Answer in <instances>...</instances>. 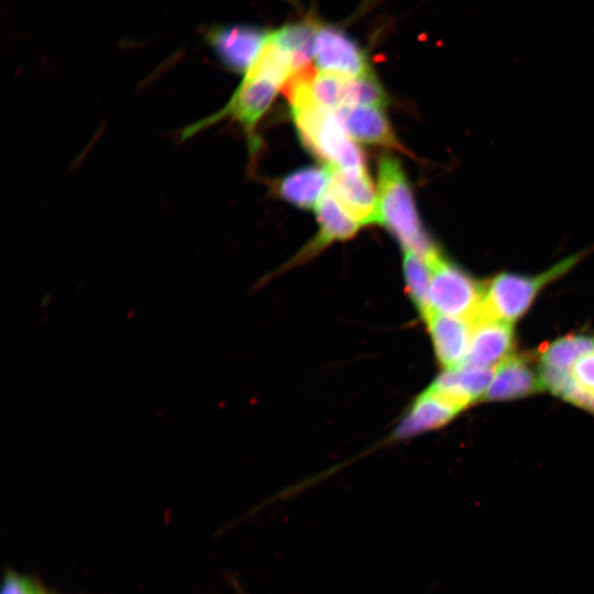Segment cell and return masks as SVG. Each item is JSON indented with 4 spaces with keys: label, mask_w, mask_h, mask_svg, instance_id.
I'll return each instance as SVG.
<instances>
[{
    "label": "cell",
    "mask_w": 594,
    "mask_h": 594,
    "mask_svg": "<svg viewBox=\"0 0 594 594\" xmlns=\"http://www.w3.org/2000/svg\"><path fill=\"white\" fill-rule=\"evenodd\" d=\"M378 223L384 224L403 245L428 264L441 252L425 232L405 172L391 155L378 163Z\"/></svg>",
    "instance_id": "cell-1"
},
{
    "label": "cell",
    "mask_w": 594,
    "mask_h": 594,
    "mask_svg": "<svg viewBox=\"0 0 594 594\" xmlns=\"http://www.w3.org/2000/svg\"><path fill=\"white\" fill-rule=\"evenodd\" d=\"M591 251L571 254L535 275L501 272L484 284V295L477 318L514 322L532 305L543 288L568 274Z\"/></svg>",
    "instance_id": "cell-2"
},
{
    "label": "cell",
    "mask_w": 594,
    "mask_h": 594,
    "mask_svg": "<svg viewBox=\"0 0 594 594\" xmlns=\"http://www.w3.org/2000/svg\"><path fill=\"white\" fill-rule=\"evenodd\" d=\"M290 109L301 142L328 167H364L363 152L343 130L333 111L312 105Z\"/></svg>",
    "instance_id": "cell-3"
},
{
    "label": "cell",
    "mask_w": 594,
    "mask_h": 594,
    "mask_svg": "<svg viewBox=\"0 0 594 594\" xmlns=\"http://www.w3.org/2000/svg\"><path fill=\"white\" fill-rule=\"evenodd\" d=\"M429 266L431 278L428 314L463 318L472 322L482 307L484 284L444 258L442 254Z\"/></svg>",
    "instance_id": "cell-4"
},
{
    "label": "cell",
    "mask_w": 594,
    "mask_h": 594,
    "mask_svg": "<svg viewBox=\"0 0 594 594\" xmlns=\"http://www.w3.org/2000/svg\"><path fill=\"white\" fill-rule=\"evenodd\" d=\"M314 61L320 72L356 77L371 70L366 54L345 31L316 23Z\"/></svg>",
    "instance_id": "cell-5"
},
{
    "label": "cell",
    "mask_w": 594,
    "mask_h": 594,
    "mask_svg": "<svg viewBox=\"0 0 594 594\" xmlns=\"http://www.w3.org/2000/svg\"><path fill=\"white\" fill-rule=\"evenodd\" d=\"M329 191L358 222L378 223V196L364 167L332 168Z\"/></svg>",
    "instance_id": "cell-6"
},
{
    "label": "cell",
    "mask_w": 594,
    "mask_h": 594,
    "mask_svg": "<svg viewBox=\"0 0 594 594\" xmlns=\"http://www.w3.org/2000/svg\"><path fill=\"white\" fill-rule=\"evenodd\" d=\"M270 32L253 25L235 24L213 29L208 41L229 69L245 73L257 57Z\"/></svg>",
    "instance_id": "cell-7"
},
{
    "label": "cell",
    "mask_w": 594,
    "mask_h": 594,
    "mask_svg": "<svg viewBox=\"0 0 594 594\" xmlns=\"http://www.w3.org/2000/svg\"><path fill=\"white\" fill-rule=\"evenodd\" d=\"M544 389L539 370L527 356L510 355L497 364L485 400H510L529 396Z\"/></svg>",
    "instance_id": "cell-8"
},
{
    "label": "cell",
    "mask_w": 594,
    "mask_h": 594,
    "mask_svg": "<svg viewBox=\"0 0 594 594\" xmlns=\"http://www.w3.org/2000/svg\"><path fill=\"white\" fill-rule=\"evenodd\" d=\"M472 324L465 364L492 369L509 356L514 346L512 323L492 318H477Z\"/></svg>",
    "instance_id": "cell-9"
},
{
    "label": "cell",
    "mask_w": 594,
    "mask_h": 594,
    "mask_svg": "<svg viewBox=\"0 0 594 594\" xmlns=\"http://www.w3.org/2000/svg\"><path fill=\"white\" fill-rule=\"evenodd\" d=\"M424 320L428 324L439 363L446 370L463 364L471 342L472 322L433 312L428 314Z\"/></svg>",
    "instance_id": "cell-10"
},
{
    "label": "cell",
    "mask_w": 594,
    "mask_h": 594,
    "mask_svg": "<svg viewBox=\"0 0 594 594\" xmlns=\"http://www.w3.org/2000/svg\"><path fill=\"white\" fill-rule=\"evenodd\" d=\"M333 113L351 139L405 151L380 108L345 105Z\"/></svg>",
    "instance_id": "cell-11"
},
{
    "label": "cell",
    "mask_w": 594,
    "mask_h": 594,
    "mask_svg": "<svg viewBox=\"0 0 594 594\" xmlns=\"http://www.w3.org/2000/svg\"><path fill=\"white\" fill-rule=\"evenodd\" d=\"M461 410L460 407L429 387L413 402L398 422L394 437L407 439L443 427Z\"/></svg>",
    "instance_id": "cell-12"
},
{
    "label": "cell",
    "mask_w": 594,
    "mask_h": 594,
    "mask_svg": "<svg viewBox=\"0 0 594 594\" xmlns=\"http://www.w3.org/2000/svg\"><path fill=\"white\" fill-rule=\"evenodd\" d=\"M493 375V369L463 363L444 370L430 388L463 410L474 402L483 399Z\"/></svg>",
    "instance_id": "cell-13"
},
{
    "label": "cell",
    "mask_w": 594,
    "mask_h": 594,
    "mask_svg": "<svg viewBox=\"0 0 594 594\" xmlns=\"http://www.w3.org/2000/svg\"><path fill=\"white\" fill-rule=\"evenodd\" d=\"M319 230L317 235L306 245L295 258V263L306 261L322 251L334 241H344L352 238L361 223L352 218L337 201L329 190L316 205Z\"/></svg>",
    "instance_id": "cell-14"
},
{
    "label": "cell",
    "mask_w": 594,
    "mask_h": 594,
    "mask_svg": "<svg viewBox=\"0 0 594 594\" xmlns=\"http://www.w3.org/2000/svg\"><path fill=\"white\" fill-rule=\"evenodd\" d=\"M331 169L327 167H305L287 175L278 186L282 198L300 208L316 207L327 193Z\"/></svg>",
    "instance_id": "cell-15"
},
{
    "label": "cell",
    "mask_w": 594,
    "mask_h": 594,
    "mask_svg": "<svg viewBox=\"0 0 594 594\" xmlns=\"http://www.w3.org/2000/svg\"><path fill=\"white\" fill-rule=\"evenodd\" d=\"M594 351V337L571 333L547 344L540 352V372L570 373L574 363Z\"/></svg>",
    "instance_id": "cell-16"
},
{
    "label": "cell",
    "mask_w": 594,
    "mask_h": 594,
    "mask_svg": "<svg viewBox=\"0 0 594 594\" xmlns=\"http://www.w3.org/2000/svg\"><path fill=\"white\" fill-rule=\"evenodd\" d=\"M316 23L293 22L270 32L271 40L288 55L296 72L309 67L314 58Z\"/></svg>",
    "instance_id": "cell-17"
},
{
    "label": "cell",
    "mask_w": 594,
    "mask_h": 594,
    "mask_svg": "<svg viewBox=\"0 0 594 594\" xmlns=\"http://www.w3.org/2000/svg\"><path fill=\"white\" fill-rule=\"evenodd\" d=\"M403 268L406 290L421 317L425 318L429 312L431 268L425 260L410 251H405Z\"/></svg>",
    "instance_id": "cell-18"
},
{
    "label": "cell",
    "mask_w": 594,
    "mask_h": 594,
    "mask_svg": "<svg viewBox=\"0 0 594 594\" xmlns=\"http://www.w3.org/2000/svg\"><path fill=\"white\" fill-rule=\"evenodd\" d=\"M386 101V94L371 70L346 79L345 105L381 108Z\"/></svg>",
    "instance_id": "cell-19"
},
{
    "label": "cell",
    "mask_w": 594,
    "mask_h": 594,
    "mask_svg": "<svg viewBox=\"0 0 594 594\" xmlns=\"http://www.w3.org/2000/svg\"><path fill=\"white\" fill-rule=\"evenodd\" d=\"M570 375L579 391L594 397V351L580 358L572 366Z\"/></svg>",
    "instance_id": "cell-20"
},
{
    "label": "cell",
    "mask_w": 594,
    "mask_h": 594,
    "mask_svg": "<svg viewBox=\"0 0 594 594\" xmlns=\"http://www.w3.org/2000/svg\"><path fill=\"white\" fill-rule=\"evenodd\" d=\"M1 594H45L41 587H38L31 580L14 574L8 573L2 587Z\"/></svg>",
    "instance_id": "cell-21"
}]
</instances>
